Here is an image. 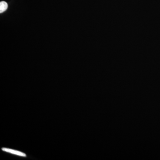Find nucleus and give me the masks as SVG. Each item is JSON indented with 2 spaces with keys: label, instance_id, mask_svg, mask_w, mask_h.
Returning <instances> with one entry per match:
<instances>
[{
  "label": "nucleus",
  "instance_id": "f257e3e1",
  "mask_svg": "<svg viewBox=\"0 0 160 160\" xmlns=\"http://www.w3.org/2000/svg\"><path fill=\"white\" fill-rule=\"evenodd\" d=\"M2 150L3 151L6 152H9V153H12V154H13L19 156L21 157H26V155L25 153H23L22 152H21L17 151V150H14V149H8V148H4L2 149Z\"/></svg>",
  "mask_w": 160,
  "mask_h": 160
},
{
  "label": "nucleus",
  "instance_id": "f03ea898",
  "mask_svg": "<svg viewBox=\"0 0 160 160\" xmlns=\"http://www.w3.org/2000/svg\"><path fill=\"white\" fill-rule=\"evenodd\" d=\"M8 8V4L5 2H0V12H4Z\"/></svg>",
  "mask_w": 160,
  "mask_h": 160
}]
</instances>
